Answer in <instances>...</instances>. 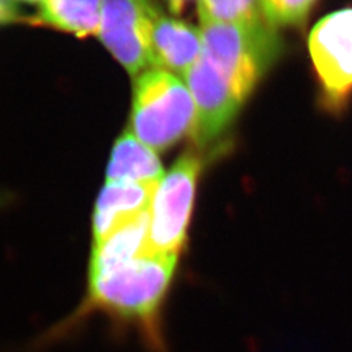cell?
<instances>
[{
    "label": "cell",
    "instance_id": "6",
    "mask_svg": "<svg viewBox=\"0 0 352 352\" xmlns=\"http://www.w3.org/2000/svg\"><path fill=\"white\" fill-rule=\"evenodd\" d=\"M184 80L195 104L189 136L197 149H205L226 132L247 100L202 56L189 68Z\"/></svg>",
    "mask_w": 352,
    "mask_h": 352
},
{
    "label": "cell",
    "instance_id": "13",
    "mask_svg": "<svg viewBox=\"0 0 352 352\" xmlns=\"http://www.w3.org/2000/svg\"><path fill=\"white\" fill-rule=\"evenodd\" d=\"M265 20L272 28L304 25L317 0H260Z\"/></svg>",
    "mask_w": 352,
    "mask_h": 352
},
{
    "label": "cell",
    "instance_id": "14",
    "mask_svg": "<svg viewBox=\"0 0 352 352\" xmlns=\"http://www.w3.org/2000/svg\"><path fill=\"white\" fill-rule=\"evenodd\" d=\"M19 20L17 10L7 0H0V25L14 23Z\"/></svg>",
    "mask_w": 352,
    "mask_h": 352
},
{
    "label": "cell",
    "instance_id": "1",
    "mask_svg": "<svg viewBox=\"0 0 352 352\" xmlns=\"http://www.w3.org/2000/svg\"><path fill=\"white\" fill-rule=\"evenodd\" d=\"M177 257L141 254L101 272L89 273L88 311L98 309L115 320L141 329L144 337L162 350L158 318L175 274Z\"/></svg>",
    "mask_w": 352,
    "mask_h": 352
},
{
    "label": "cell",
    "instance_id": "11",
    "mask_svg": "<svg viewBox=\"0 0 352 352\" xmlns=\"http://www.w3.org/2000/svg\"><path fill=\"white\" fill-rule=\"evenodd\" d=\"M102 0H42L38 21L78 37L96 36L101 25Z\"/></svg>",
    "mask_w": 352,
    "mask_h": 352
},
{
    "label": "cell",
    "instance_id": "12",
    "mask_svg": "<svg viewBox=\"0 0 352 352\" xmlns=\"http://www.w3.org/2000/svg\"><path fill=\"white\" fill-rule=\"evenodd\" d=\"M197 13L205 24H225L247 29L270 26L260 0H197Z\"/></svg>",
    "mask_w": 352,
    "mask_h": 352
},
{
    "label": "cell",
    "instance_id": "2",
    "mask_svg": "<svg viewBox=\"0 0 352 352\" xmlns=\"http://www.w3.org/2000/svg\"><path fill=\"white\" fill-rule=\"evenodd\" d=\"M195 104L188 87L174 74L149 68L133 88L132 132L151 151H164L190 132Z\"/></svg>",
    "mask_w": 352,
    "mask_h": 352
},
{
    "label": "cell",
    "instance_id": "9",
    "mask_svg": "<svg viewBox=\"0 0 352 352\" xmlns=\"http://www.w3.org/2000/svg\"><path fill=\"white\" fill-rule=\"evenodd\" d=\"M158 184L106 182L91 218L94 244L104 241L120 228L148 213Z\"/></svg>",
    "mask_w": 352,
    "mask_h": 352
},
{
    "label": "cell",
    "instance_id": "15",
    "mask_svg": "<svg viewBox=\"0 0 352 352\" xmlns=\"http://www.w3.org/2000/svg\"><path fill=\"white\" fill-rule=\"evenodd\" d=\"M168 3H170V6L173 7V10H175V8H179L186 0H167Z\"/></svg>",
    "mask_w": 352,
    "mask_h": 352
},
{
    "label": "cell",
    "instance_id": "3",
    "mask_svg": "<svg viewBox=\"0 0 352 352\" xmlns=\"http://www.w3.org/2000/svg\"><path fill=\"white\" fill-rule=\"evenodd\" d=\"M202 58L226 77L247 100L282 52L276 29H247L225 24L201 25Z\"/></svg>",
    "mask_w": 352,
    "mask_h": 352
},
{
    "label": "cell",
    "instance_id": "5",
    "mask_svg": "<svg viewBox=\"0 0 352 352\" xmlns=\"http://www.w3.org/2000/svg\"><path fill=\"white\" fill-rule=\"evenodd\" d=\"M308 49L324 106L340 111L352 94V8L322 17L311 30Z\"/></svg>",
    "mask_w": 352,
    "mask_h": 352
},
{
    "label": "cell",
    "instance_id": "7",
    "mask_svg": "<svg viewBox=\"0 0 352 352\" xmlns=\"http://www.w3.org/2000/svg\"><path fill=\"white\" fill-rule=\"evenodd\" d=\"M155 8L151 0H102L98 36L129 75L139 76L153 65L149 30Z\"/></svg>",
    "mask_w": 352,
    "mask_h": 352
},
{
    "label": "cell",
    "instance_id": "4",
    "mask_svg": "<svg viewBox=\"0 0 352 352\" xmlns=\"http://www.w3.org/2000/svg\"><path fill=\"white\" fill-rule=\"evenodd\" d=\"M202 158L184 151L164 173L149 210L148 250L151 254L177 257L187 244Z\"/></svg>",
    "mask_w": 352,
    "mask_h": 352
},
{
    "label": "cell",
    "instance_id": "8",
    "mask_svg": "<svg viewBox=\"0 0 352 352\" xmlns=\"http://www.w3.org/2000/svg\"><path fill=\"white\" fill-rule=\"evenodd\" d=\"M149 49L153 68L184 76L201 56V28L164 14L155 8L151 16Z\"/></svg>",
    "mask_w": 352,
    "mask_h": 352
},
{
    "label": "cell",
    "instance_id": "16",
    "mask_svg": "<svg viewBox=\"0 0 352 352\" xmlns=\"http://www.w3.org/2000/svg\"><path fill=\"white\" fill-rule=\"evenodd\" d=\"M20 1H25V3H37V1H42V0H20Z\"/></svg>",
    "mask_w": 352,
    "mask_h": 352
},
{
    "label": "cell",
    "instance_id": "10",
    "mask_svg": "<svg viewBox=\"0 0 352 352\" xmlns=\"http://www.w3.org/2000/svg\"><path fill=\"white\" fill-rule=\"evenodd\" d=\"M164 175L157 153L142 144L132 131H126L116 140L107 166V182L158 184Z\"/></svg>",
    "mask_w": 352,
    "mask_h": 352
}]
</instances>
